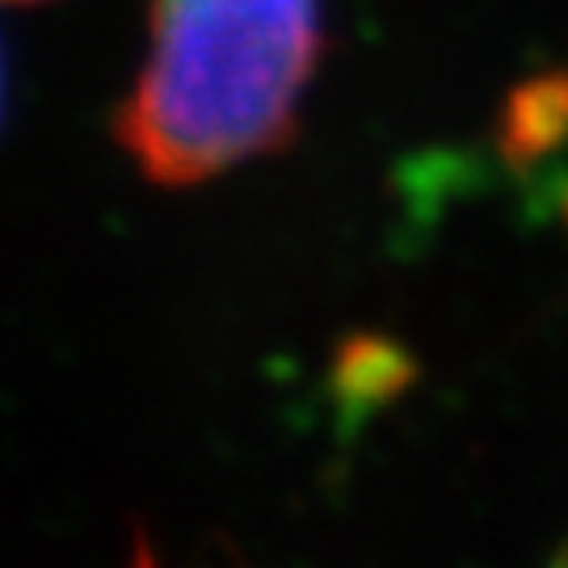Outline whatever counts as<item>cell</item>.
<instances>
[{
  "label": "cell",
  "mask_w": 568,
  "mask_h": 568,
  "mask_svg": "<svg viewBox=\"0 0 568 568\" xmlns=\"http://www.w3.org/2000/svg\"><path fill=\"white\" fill-rule=\"evenodd\" d=\"M560 215H565V227H568V190H565V203H560Z\"/></svg>",
  "instance_id": "obj_4"
},
{
  "label": "cell",
  "mask_w": 568,
  "mask_h": 568,
  "mask_svg": "<svg viewBox=\"0 0 568 568\" xmlns=\"http://www.w3.org/2000/svg\"><path fill=\"white\" fill-rule=\"evenodd\" d=\"M4 4H39V0H4Z\"/></svg>",
  "instance_id": "obj_5"
},
{
  "label": "cell",
  "mask_w": 568,
  "mask_h": 568,
  "mask_svg": "<svg viewBox=\"0 0 568 568\" xmlns=\"http://www.w3.org/2000/svg\"><path fill=\"white\" fill-rule=\"evenodd\" d=\"M556 560H560V565H568V548H560V556H556Z\"/></svg>",
  "instance_id": "obj_6"
},
{
  "label": "cell",
  "mask_w": 568,
  "mask_h": 568,
  "mask_svg": "<svg viewBox=\"0 0 568 568\" xmlns=\"http://www.w3.org/2000/svg\"><path fill=\"white\" fill-rule=\"evenodd\" d=\"M148 30L119 143L152 182H206L295 135L321 0H152Z\"/></svg>",
  "instance_id": "obj_1"
},
{
  "label": "cell",
  "mask_w": 568,
  "mask_h": 568,
  "mask_svg": "<svg viewBox=\"0 0 568 568\" xmlns=\"http://www.w3.org/2000/svg\"><path fill=\"white\" fill-rule=\"evenodd\" d=\"M497 152L514 169L551 161L568 148V68L523 81L497 114Z\"/></svg>",
  "instance_id": "obj_2"
},
{
  "label": "cell",
  "mask_w": 568,
  "mask_h": 568,
  "mask_svg": "<svg viewBox=\"0 0 568 568\" xmlns=\"http://www.w3.org/2000/svg\"><path fill=\"white\" fill-rule=\"evenodd\" d=\"M413 384V358L387 337H349L333 358V392L349 413L379 408Z\"/></svg>",
  "instance_id": "obj_3"
}]
</instances>
